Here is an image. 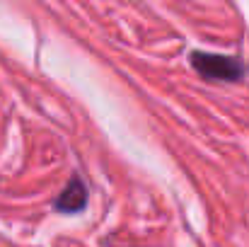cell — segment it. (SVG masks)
<instances>
[{"mask_svg": "<svg viewBox=\"0 0 249 247\" xmlns=\"http://www.w3.org/2000/svg\"><path fill=\"white\" fill-rule=\"evenodd\" d=\"M191 63H194V68H196L203 78H208V80L232 82L245 73V66H242L237 58L223 56V54H203V51H196V54L191 56Z\"/></svg>", "mask_w": 249, "mask_h": 247, "instance_id": "obj_1", "label": "cell"}, {"mask_svg": "<svg viewBox=\"0 0 249 247\" xmlns=\"http://www.w3.org/2000/svg\"><path fill=\"white\" fill-rule=\"evenodd\" d=\"M85 201H87L85 184L80 179H71L66 184V189L61 191V196L56 199V209L63 211V213H75V211L85 209Z\"/></svg>", "mask_w": 249, "mask_h": 247, "instance_id": "obj_2", "label": "cell"}]
</instances>
